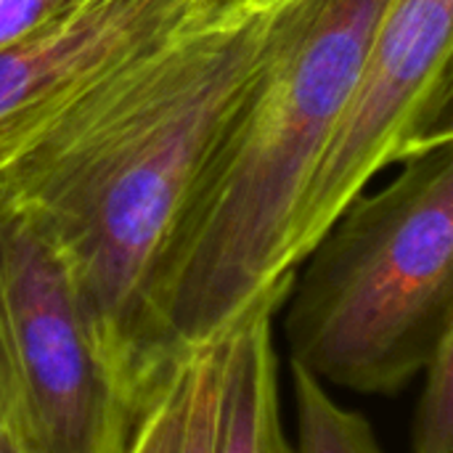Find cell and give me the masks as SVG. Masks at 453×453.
Listing matches in <instances>:
<instances>
[{
  "mask_svg": "<svg viewBox=\"0 0 453 453\" xmlns=\"http://www.w3.org/2000/svg\"><path fill=\"white\" fill-rule=\"evenodd\" d=\"M80 0H0V50Z\"/></svg>",
  "mask_w": 453,
  "mask_h": 453,
  "instance_id": "7c38bea8",
  "label": "cell"
},
{
  "mask_svg": "<svg viewBox=\"0 0 453 453\" xmlns=\"http://www.w3.org/2000/svg\"><path fill=\"white\" fill-rule=\"evenodd\" d=\"M388 3L300 0L236 101L157 271L141 348L149 393L255 316L281 311L308 178Z\"/></svg>",
  "mask_w": 453,
  "mask_h": 453,
  "instance_id": "7a4b0ae2",
  "label": "cell"
},
{
  "mask_svg": "<svg viewBox=\"0 0 453 453\" xmlns=\"http://www.w3.org/2000/svg\"><path fill=\"white\" fill-rule=\"evenodd\" d=\"M422 393L414 406L409 453H453V337L419 374Z\"/></svg>",
  "mask_w": 453,
  "mask_h": 453,
  "instance_id": "30bf717a",
  "label": "cell"
},
{
  "mask_svg": "<svg viewBox=\"0 0 453 453\" xmlns=\"http://www.w3.org/2000/svg\"><path fill=\"white\" fill-rule=\"evenodd\" d=\"M289 366L326 388L395 395L453 337V141L356 196L284 300Z\"/></svg>",
  "mask_w": 453,
  "mask_h": 453,
  "instance_id": "3957f363",
  "label": "cell"
},
{
  "mask_svg": "<svg viewBox=\"0 0 453 453\" xmlns=\"http://www.w3.org/2000/svg\"><path fill=\"white\" fill-rule=\"evenodd\" d=\"M273 316H255L218 345L220 380L212 453H292L281 425Z\"/></svg>",
  "mask_w": 453,
  "mask_h": 453,
  "instance_id": "52a82bcc",
  "label": "cell"
},
{
  "mask_svg": "<svg viewBox=\"0 0 453 453\" xmlns=\"http://www.w3.org/2000/svg\"><path fill=\"white\" fill-rule=\"evenodd\" d=\"M0 453H16L13 443L8 441V435H5V430H3V425H0Z\"/></svg>",
  "mask_w": 453,
  "mask_h": 453,
  "instance_id": "4fadbf2b",
  "label": "cell"
},
{
  "mask_svg": "<svg viewBox=\"0 0 453 453\" xmlns=\"http://www.w3.org/2000/svg\"><path fill=\"white\" fill-rule=\"evenodd\" d=\"M149 406L104 358L48 234L0 207V425L16 453H127Z\"/></svg>",
  "mask_w": 453,
  "mask_h": 453,
  "instance_id": "277c9868",
  "label": "cell"
},
{
  "mask_svg": "<svg viewBox=\"0 0 453 453\" xmlns=\"http://www.w3.org/2000/svg\"><path fill=\"white\" fill-rule=\"evenodd\" d=\"M300 0H215L0 170V207L37 220L93 337L141 406L157 271L194 178Z\"/></svg>",
  "mask_w": 453,
  "mask_h": 453,
  "instance_id": "6da1fadb",
  "label": "cell"
},
{
  "mask_svg": "<svg viewBox=\"0 0 453 453\" xmlns=\"http://www.w3.org/2000/svg\"><path fill=\"white\" fill-rule=\"evenodd\" d=\"M183 369V366H180ZM178 377L151 401L143 419L138 422V430L133 435V443L127 453H170L175 438V419H178Z\"/></svg>",
  "mask_w": 453,
  "mask_h": 453,
  "instance_id": "8fae6325",
  "label": "cell"
},
{
  "mask_svg": "<svg viewBox=\"0 0 453 453\" xmlns=\"http://www.w3.org/2000/svg\"><path fill=\"white\" fill-rule=\"evenodd\" d=\"M218 348L194 356L178 377V419L170 453H212L218 419Z\"/></svg>",
  "mask_w": 453,
  "mask_h": 453,
  "instance_id": "9c48e42d",
  "label": "cell"
},
{
  "mask_svg": "<svg viewBox=\"0 0 453 453\" xmlns=\"http://www.w3.org/2000/svg\"><path fill=\"white\" fill-rule=\"evenodd\" d=\"M215 0H80L0 50V170Z\"/></svg>",
  "mask_w": 453,
  "mask_h": 453,
  "instance_id": "8992f818",
  "label": "cell"
},
{
  "mask_svg": "<svg viewBox=\"0 0 453 453\" xmlns=\"http://www.w3.org/2000/svg\"><path fill=\"white\" fill-rule=\"evenodd\" d=\"M453 0H390L295 220L297 268L369 183L453 141Z\"/></svg>",
  "mask_w": 453,
  "mask_h": 453,
  "instance_id": "5b68a950",
  "label": "cell"
},
{
  "mask_svg": "<svg viewBox=\"0 0 453 453\" xmlns=\"http://www.w3.org/2000/svg\"><path fill=\"white\" fill-rule=\"evenodd\" d=\"M289 369L297 425L292 453H385L364 414L345 409L326 385L300 366Z\"/></svg>",
  "mask_w": 453,
  "mask_h": 453,
  "instance_id": "ba28073f",
  "label": "cell"
}]
</instances>
